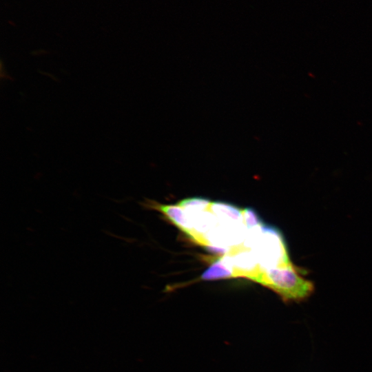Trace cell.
I'll list each match as a JSON object with an SVG mask.
<instances>
[{
  "label": "cell",
  "instance_id": "cell-1",
  "mask_svg": "<svg viewBox=\"0 0 372 372\" xmlns=\"http://www.w3.org/2000/svg\"><path fill=\"white\" fill-rule=\"evenodd\" d=\"M251 280L271 289L285 302L302 301L314 290L313 283L293 263L273 268L261 267Z\"/></svg>",
  "mask_w": 372,
  "mask_h": 372
},
{
  "label": "cell",
  "instance_id": "cell-2",
  "mask_svg": "<svg viewBox=\"0 0 372 372\" xmlns=\"http://www.w3.org/2000/svg\"><path fill=\"white\" fill-rule=\"evenodd\" d=\"M258 252L260 265L264 269L292 264L282 235L271 226L264 224L261 226Z\"/></svg>",
  "mask_w": 372,
  "mask_h": 372
},
{
  "label": "cell",
  "instance_id": "cell-3",
  "mask_svg": "<svg viewBox=\"0 0 372 372\" xmlns=\"http://www.w3.org/2000/svg\"><path fill=\"white\" fill-rule=\"evenodd\" d=\"M143 206L160 211L166 218L176 225L180 230L200 245L207 246L208 242L203 235L196 232L184 209L177 205L160 204L154 200H147Z\"/></svg>",
  "mask_w": 372,
  "mask_h": 372
},
{
  "label": "cell",
  "instance_id": "cell-4",
  "mask_svg": "<svg viewBox=\"0 0 372 372\" xmlns=\"http://www.w3.org/2000/svg\"><path fill=\"white\" fill-rule=\"evenodd\" d=\"M237 278L229 255L214 261L200 276L203 280H214Z\"/></svg>",
  "mask_w": 372,
  "mask_h": 372
},
{
  "label": "cell",
  "instance_id": "cell-5",
  "mask_svg": "<svg viewBox=\"0 0 372 372\" xmlns=\"http://www.w3.org/2000/svg\"><path fill=\"white\" fill-rule=\"evenodd\" d=\"M211 212L223 223H228V226L231 224H243L242 209L231 204L223 202L211 203L210 206Z\"/></svg>",
  "mask_w": 372,
  "mask_h": 372
},
{
  "label": "cell",
  "instance_id": "cell-6",
  "mask_svg": "<svg viewBox=\"0 0 372 372\" xmlns=\"http://www.w3.org/2000/svg\"><path fill=\"white\" fill-rule=\"evenodd\" d=\"M178 205L184 209L187 216L189 217L210 209L211 203L208 199L195 197L180 200Z\"/></svg>",
  "mask_w": 372,
  "mask_h": 372
},
{
  "label": "cell",
  "instance_id": "cell-7",
  "mask_svg": "<svg viewBox=\"0 0 372 372\" xmlns=\"http://www.w3.org/2000/svg\"><path fill=\"white\" fill-rule=\"evenodd\" d=\"M244 223L248 229L261 227L263 223L258 213L252 208L247 207L242 210Z\"/></svg>",
  "mask_w": 372,
  "mask_h": 372
}]
</instances>
